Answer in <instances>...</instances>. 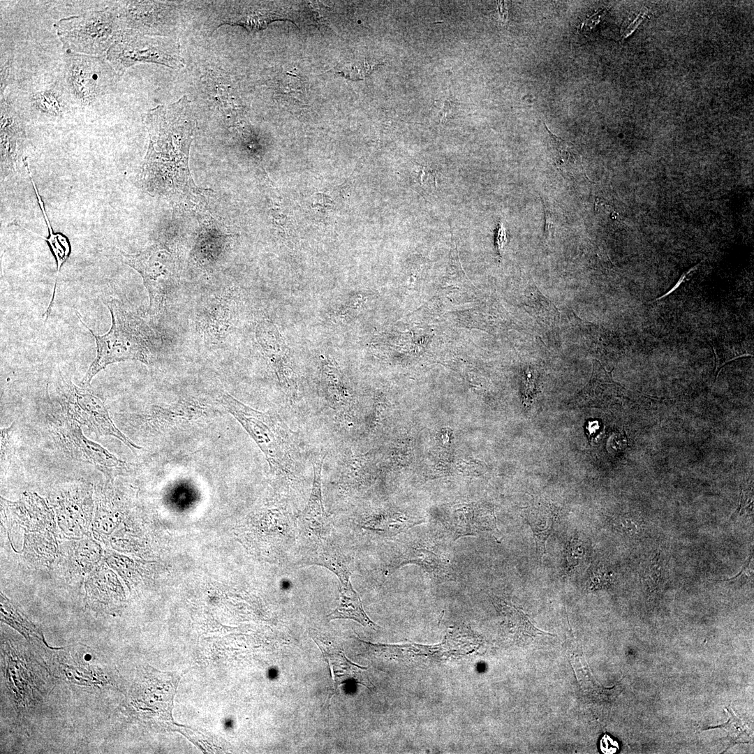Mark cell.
Wrapping results in <instances>:
<instances>
[{
  "label": "cell",
  "mask_w": 754,
  "mask_h": 754,
  "mask_svg": "<svg viewBox=\"0 0 754 754\" xmlns=\"http://www.w3.org/2000/svg\"><path fill=\"white\" fill-rule=\"evenodd\" d=\"M146 125L149 143L140 179L149 193H164L169 170L189 173L188 154L196 123L188 97L151 109Z\"/></svg>",
  "instance_id": "obj_1"
},
{
  "label": "cell",
  "mask_w": 754,
  "mask_h": 754,
  "mask_svg": "<svg viewBox=\"0 0 754 754\" xmlns=\"http://www.w3.org/2000/svg\"><path fill=\"white\" fill-rule=\"evenodd\" d=\"M106 306L111 315V326L103 335L95 334L81 318L80 323L94 338L96 354L81 383L89 384L93 378L107 366L129 360L149 364L151 360L154 332L145 321L128 309L118 299L110 298Z\"/></svg>",
  "instance_id": "obj_2"
},
{
  "label": "cell",
  "mask_w": 754,
  "mask_h": 754,
  "mask_svg": "<svg viewBox=\"0 0 754 754\" xmlns=\"http://www.w3.org/2000/svg\"><path fill=\"white\" fill-rule=\"evenodd\" d=\"M221 403L253 438L272 469L289 473L297 465L296 448L286 426L228 393L223 394Z\"/></svg>",
  "instance_id": "obj_3"
},
{
  "label": "cell",
  "mask_w": 754,
  "mask_h": 754,
  "mask_svg": "<svg viewBox=\"0 0 754 754\" xmlns=\"http://www.w3.org/2000/svg\"><path fill=\"white\" fill-rule=\"evenodd\" d=\"M54 29L66 53L105 56L125 29L117 6L61 18Z\"/></svg>",
  "instance_id": "obj_4"
},
{
  "label": "cell",
  "mask_w": 754,
  "mask_h": 754,
  "mask_svg": "<svg viewBox=\"0 0 754 754\" xmlns=\"http://www.w3.org/2000/svg\"><path fill=\"white\" fill-rule=\"evenodd\" d=\"M106 59L120 76L138 64L152 63L173 69L185 66L178 39L165 36H149L125 29L110 47Z\"/></svg>",
  "instance_id": "obj_5"
},
{
  "label": "cell",
  "mask_w": 754,
  "mask_h": 754,
  "mask_svg": "<svg viewBox=\"0 0 754 754\" xmlns=\"http://www.w3.org/2000/svg\"><path fill=\"white\" fill-rule=\"evenodd\" d=\"M63 64L61 82L71 103L80 107L97 103L119 77L105 56L66 53Z\"/></svg>",
  "instance_id": "obj_6"
},
{
  "label": "cell",
  "mask_w": 754,
  "mask_h": 754,
  "mask_svg": "<svg viewBox=\"0 0 754 754\" xmlns=\"http://www.w3.org/2000/svg\"><path fill=\"white\" fill-rule=\"evenodd\" d=\"M126 264L138 272L146 288L149 305L147 313L161 311L173 286V264L170 253L161 244H155L137 253L121 251Z\"/></svg>",
  "instance_id": "obj_7"
},
{
  "label": "cell",
  "mask_w": 754,
  "mask_h": 754,
  "mask_svg": "<svg viewBox=\"0 0 754 754\" xmlns=\"http://www.w3.org/2000/svg\"><path fill=\"white\" fill-rule=\"evenodd\" d=\"M60 390L65 397L70 415L77 422L87 426L97 436H112L133 450L141 449L115 427L104 401L98 394L63 378Z\"/></svg>",
  "instance_id": "obj_8"
},
{
  "label": "cell",
  "mask_w": 754,
  "mask_h": 754,
  "mask_svg": "<svg viewBox=\"0 0 754 754\" xmlns=\"http://www.w3.org/2000/svg\"><path fill=\"white\" fill-rule=\"evenodd\" d=\"M1 177L17 169L26 139L24 122L14 105L1 98Z\"/></svg>",
  "instance_id": "obj_9"
},
{
  "label": "cell",
  "mask_w": 754,
  "mask_h": 754,
  "mask_svg": "<svg viewBox=\"0 0 754 754\" xmlns=\"http://www.w3.org/2000/svg\"><path fill=\"white\" fill-rule=\"evenodd\" d=\"M279 19L272 10L257 4L226 1L216 16L213 31L221 25L244 27L249 32H257Z\"/></svg>",
  "instance_id": "obj_10"
},
{
  "label": "cell",
  "mask_w": 754,
  "mask_h": 754,
  "mask_svg": "<svg viewBox=\"0 0 754 754\" xmlns=\"http://www.w3.org/2000/svg\"><path fill=\"white\" fill-rule=\"evenodd\" d=\"M23 163H24V166L26 167L27 171V172L29 174V179H30V181L31 182V184L33 186V188L34 190L35 195L36 196V199H37V201H38V206H39V207H40V209L41 210V212H42V214L43 215L45 222V223L47 225V230H48V236L45 237L43 236L40 235L38 233L32 232V231L28 230L27 228H24V227H22V226H21L20 225H17L16 223H15V225H16L17 226H20L21 228H24L27 231H28V232H31V233H32V234H34L35 235H37V236L41 237L43 239H44L47 242V245H48V246L50 248V251H51V253H52V256H53V257L54 258L56 265H57V273H56V276H55V279H54V287H53L52 297H51V299H50V303H49V305H48L49 307L52 308L53 306H54V300H55V297H56V291H57V281H58L59 274V272H60V270H61L62 266L66 263V262L67 261V260L68 259V258H69V256H70V255L71 253V243H70V241H69L68 238L65 235H64V234H62L61 232L55 233L54 232V230H53V228L52 227L50 221V219L48 218L46 210H45L44 202H43V199H42V198H41V196H40V193H39V192L38 191L37 186H36L33 178H32L31 172L30 170L29 165V163L27 161L26 157L24 158Z\"/></svg>",
  "instance_id": "obj_11"
},
{
  "label": "cell",
  "mask_w": 754,
  "mask_h": 754,
  "mask_svg": "<svg viewBox=\"0 0 754 754\" xmlns=\"http://www.w3.org/2000/svg\"><path fill=\"white\" fill-rule=\"evenodd\" d=\"M334 572L341 582L339 604L327 616V619H349L360 623L365 627L376 629L378 626L364 612L360 598L351 585L349 579V572L344 567L338 569Z\"/></svg>",
  "instance_id": "obj_12"
},
{
  "label": "cell",
  "mask_w": 754,
  "mask_h": 754,
  "mask_svg": "<svg viewBox=\"0 0 754 754\" xmlns=\"http://www.w3.org/2000/svg\"><path fill=\"white\" fill-rule=\"evenodd\" d=\"M31 109L47 119L64 117L71 101L61 81L36 91L31 96Z\"/></svg>",
  "instance_id": "obj_13"
},
{
  "label": "cell",
  "mask_w": 754,
  "mask_h": 754,
  "mask_svg": "<svg viewBox=\"0 0 754 754\" xmlns=\"http://www.w3.org/2000/svg\"><path fill=\"white\" fill-rule=\"evenodd\" d=\"M406 563H414L423 567L436 580L454 579L453 569L448 559L427 547L420 545L408 546L399 560V565Z\"/></svg>",
  "instance_id": "obj_14"
},
{
  "label": "cell",
  "mask_w": 754,
  "mask_h": 754,
  "mask_svg": "<svg viewBox=\"0 0 754 754\" xmlns=\"http://www.w3.org/2000/svg\"><path fill=\"white\" fill-rule=\"evenodd\" d=\"M314 640L330 664L333 674L334 689L338 687L339 684L351 679L362 683L368 688L371 686L369 679L363 674L365 668L359 667L348 660L345 656L343 649Z\"/></svg>",
  "instance_id": "obj_15"
},
{
  "label": "cell",
  "mask_w": 754,
  "mask_h": 754,
  "mask_svg": "<svg viewBox=\"0 0 754 754\" xmlns=\"http://www.w3.org/2000/svg\"><path fill=\"white\" fill-rule=\"evenodd\" d=\"M545 127L551 138L554 150V164L561 171L572 177H586L582 164V158L576 149L561 138L553 134Z\"/></svg>",
  "instance_id": "obj_16"
},
{
  "label": "cell",
  "mask_w": 754,
  "mask_h": 754,
  "mask_svg": "<svg viewBox=\"0 0 754 754\" xmlns=\"http://www.w3.org/2000/svg\"><path fill=\"white\" fill-rule=\"evenodd\" d=\"M535 541L537 553L542 561L546 553V542L556 528V515L550 510L531 512L526 517Z\"/></svg>",
  "instance_id": "obj_17"
},
{
  "label": "cell",
  "mask_w": 754,
  "mask_h": 754,
  "mask_svg": "<svg viewBox=\"0 0 754 754\" xmlns=\"http://www.w3.org/2000/svg\"><path fill=\"white\" fill-rule=\"evenodd\" d=\"M72 430V440L94 464L108 468L124 464L121 460L118 459L107 450L84 437L77 425H75Z\"/></svg>",
  "instance_id": "obj_18"
},
{
  "label": "cell",
  "mask_w": 754,
  "mask_h": 754,
  "mask_svg": "<svg viewBox=\"0 0 754 754\" xmlns=\"http://www.w3.org/2000/svg\"><path fill=\"white\" fill-rule=\"evenodd\" d=\"M327 386V400L332 408L339 415L346 417L350 409V399L335 369L328 367L325 371Z\"/></svg>",
  "instance_id": "obj_19"
},
{
  "label": "cell",
  "mask_w": 754,
  "mask_h": 754,
  "mask_svg": "<svg viewBox=\"0 0 754 754\" xmlns=\"http://www.w3.org/2000/svg\"><path fill=\"white\" fill-rule=\"evenodd\" d=\"M725 711L729 717L726 723L705 730L721 728L727 732L729 739L734 744L750 743L753 739V734L747 724L738 717L730 707L725 708Z\"/></svg>",
  "instance_id": "obj_20"
},
{
  "label": "cell",
  "mask_w": 754,
  "mask_h": 754,
  "mask_svg": "<svg viewBox=\"0 0 754 754\" xmlns=\"http://www.w3.org/2000/svg\"><path fill=\"white\" fill-rule=\"evenodd\" d=\"M644 583L651 591L660 589L664 584L665 572L663 562L660 553L655 555L647 562L643 571Z\"/></svg>",
  "instance_id": "obj_21"
},
{
  "label": "cell",
  "mask_w": 754,
  "mask_h": 754,
  "mask_svg": "<svg viewBox=\"0 0 754 754\" xmlns=\"http://www.w3.org/2000/svg\"><path fill=\"white\" fill-rule=\"evenodd\" d=\"M615 526L619 531L632 536L639 534L642 529V525L638 519L630 517L619 519Z\"/></svg>",
  "instance_id": "obj_22"
},
{
  "label": "cell",
  "mask_w": 754,
  "mask_h": 754,
  "mask_svg": "<svg viewBox=\"0 0 754 754\" xmlns=\"http://www.w3.org/2000/svg\"><path fill=\"white\" fill-rule=\"evenodd\" d=\"M753 554L750 556L748 559L745 562L740 572L735 577L723 579V581L733 582L737 584L746 583L748 580L753 579Z\"/></svg>",
  "instance_id": "obj_23"
},
{
  "label": "cell",
  "mask_w": 754,
  "mask_h": 754,
  "mask_svg": "<svg viewBox=\"0 0 754 754\" xmlns=\"http://www.w3.org/2000/svg\"><path fill=\"white\" fill-rule=\"evenodd\" d=\"M607 576H608L607 572H605V570H601L600 568L593 570L591 575V582L588 586L589 589H600V587L605 586V584L608 583L607 582L609 581V577H605Z\"/></svg>",
  "instance_id": "obj_24"
},
{
  "label": "cell",
  "mask_w": 754,
  "mask_h": 754,
  "mask_svg": "<svg viewBox=\"0 0 754 754\" xmlns=\"http://www.w3.org/2000/svg\"><path fill=\"white\" fill-rule=\"evenodd\" d=\"M10 66L8 62L1 65V98L3 97V93L6 87L12 80Z\"/></svg>",
  "instance_id": "obj_25"
},
{
  "label": "cell",
  "mask_w": 754,
  "mask_h": 754,
  "mask_svg": "<svg viewBox=\"0 0 754 754\" xmlns=\"http://www.w3.org/2000/svg\"><path fill=\"white\" fill-rule=\"evenodd\" d=\"M619 748L618 743L609 735L605 734L600 740V750L604 753H614Z\"/></svg>",
  "instance_id": "obj_26"
},
{
  "label": "cell",
  "mask_w": 754,
  "mask_h": 754,
  "mask_svg": "<svg viewBox=\"0 0 754 754\" xmlns=\"http://www.w3.org/2000/svg\"><path fill=\"white\" fill-rule=\"evenodd\" d=\"M646 13L647 9L644 8L641 11L640 15L636 17V19L632 23H630V25L623 31V32L622 33V37L626 38L628 35H630L637 28V25L642 21L644 17L646 16Z\"/></svg>",
  "instance_id": "obj_27"
},
{
  "label": "cell",
  "mask_w": 754,
  "mask_h": 754,
  "mask_svg": "<svg viewBox=\"0 0 754 754\" xmlns=\"http://www.w3.org/2000/svg\"><path fill=\"white\" fill-rule=\"evenodd\" d=\"M700 264H701V263H698L697 265H695L694 267H691V268H690V269H688V271H687L686 272L683 273V274L681 275V276L680 277V279H679V280L678 281V282H677V283H676V285H675V286H674V287H673L672 288H671V289H670V290H669V291H668L667 293H666L665 294H664V295H663V296H660V297H658V298H656V299H655V300H662V299H663V298H665V297H667V296H668L669 295H670V294H671V293H672V292H674V290H677V288H678V287H679V286H680V285H681V283H683V281H685V279L686 278V276H688V274H689L690 273H691L692 272H693V271L696 270V269H697V267H698V266H699V265H700Z\"/></svg>",
  "instance_id": "obj_28"
},
{
  "label": "cell",
  "mask_w": 754,
  "mask_h": 754,
  "mask_svg": "<svg viewBox=\"0 0 754 754\" xmlns=\"http://www.w3.org/2000/svg\"><path fill=\"white\" fill-rule=\"evenodd\" d=\"M505 237H506V233H505V228L503 227V225L502 224V223H500V225H499V227H498V232H497V237H496V244H497V246H498V250H501L503 248V245H504V244L505 242V239H506Z\"/></svg>",
  "instance_id": "obj_29"
}]
</instances>
